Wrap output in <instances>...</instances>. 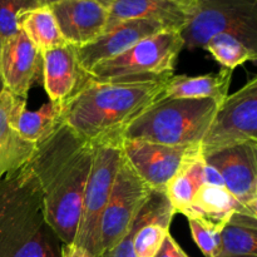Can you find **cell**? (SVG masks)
Returning <instances> with one entry per match:
<instances>
[{
  "instance_id": "obj_30",
  "label": "cell",
  "mask_w": 257,
  "mask_h": 257,
  "mask_svg": "<svg viewBox=\"0 0 257 257\" xmlns=\"http://www.w3.org/2000/svg\"><path fill=\"white\" fill-rule=\"evenodd\" d=\"M93 2L98 3V4L102 5V7L105 8V9H109V8L112 7L117 0H93Z\"/></svg>"
},
{
  "instance_id": "obj_8",
  "label": "cell",
  "mask_w": 257,
  "mask_h": 257,
  "mask_svg": "<svg viewBox=\"0 0 257 257\" xmlns=\"http://www.w3.org/2000/svg\"><path fill=\"white\" fill-rule=\"evenodd\" d=\"M152 191L122 153L114 185L100 218L95 257H102L123 240Z\"/></svg>"
},
{
  "instance_id": "obj_14",
  "label": "cell",
  "mask_w": 257,
  "mask_h": 257,
  "mask_svg": "<svg viewBox=\"0 0 257 257\" xmlns=\"http://www.w3.org/2000/svg\"><path fill=\"white\" fill-rule=\"evenodd\" d=\"M60 33L73 47H83L94 42L104 33L108 9L93 0H60L52 5Z\"/></svg>"
},
{
  "instance_id": "obj_4",
  "label": "cell",
  "mask_w": 257,
  "mask_h": 257,
  "mask_svg": "<svg viewBox=\"0 0 257 257\" xmlns=\"http://www.w3.org/2000/svg\"><path fill=\"white\" fill-rule=\"evenodd\" d=\"M218 107L212 99L161 97L125 128L122 138L175 147L201 145Z\"/></svg>"
},
{
  "instance_id": "obj_18",
  "label": "cell",
  "mask_w": 257,
  "mask_h": 257,
  "mask_svg": "<svg viewBox=\"0 0 257 257\" xmlns=\"http://www.w3.org/2000/svg\"><path fill=\"white\" fill-rule=\"evenodd\" d=\"M235 212L253 215L243 207L226 187L202 185L196 192L190 207L182 213L187 218L198 221L206 226L222 231L226 223Z\"/></svg>"
},
{
  "instance_id": "obj_28",
  "label": "cell",
  "mask_w": 257,
  "mask_h": 257,
  "mask_svg": "<svg viewBox=\"0 0 257 257\" xmlns=\"http://www.w3.org/2000/svg\"><path fill=\"white\" fill-rule=\"evenodd\" d=\"M203 185L225 187V183H223V180L218 171L207 163H205V168H203Z\"/></svg>"
},
{
  "instance_id": "obj_1",
  "label": "cell",
  "mask_w": 257,
  "mask_h": 257,
  "mask_svg": "<svg viewBox=\"0 0 257 257\" xmlns=\"http://www.w3.org/2000/svg\"><path fill=\"white\" fill-rule=\"evenodd\" d=\"M94 151L95 143L60 120L38 143L29 161L42 188L47 218L62 243L74 241Z\"/></svg>"
},
{
  "instance_id": "obj_25",
  "label": "cell",
  "mask_w": 257,
  "mask_h": 257,
  "mask_svg": "<svg viewBox=\"0 0 257 257\" xmlns=\"http://www.w3.org/2000/svg\"><path fill=\"white\" fill-rule=\"evenodd\" d=\"M35 7L37 0H0V42L17 34L20 14Z\"/></svg>"
},
{
  "instance_id": "obj_2",
  "label": "cell",
  "mask_w": 257,
  "mask_h": 257,
  "mask_svg": "<svg viewBox=\"0 0 257 257\" xmlns=\"http://www.w3.org/2000/svg\"><path fill=\"white\" fill-rule=\"evenodd\" d=\"M168 78L94 79L87 75L62 105L60 120L92 143L122 140L125 128L160 99Z\"/></svg>"
},
{
  "instance_id": "obj_3",
  "label": "cell",
  "mask_w": 257,
  "mask_h": 257,
  "mask_svg": "<svg viewBox=\"0 0 257 257\" xmlns=\"http://www.w3.org/2000/svg\"><path fill=\"white\" fill-rule=\"evenodd\" d=\"M60 246L28 162L0 181V257H60Z\"/></svg>"
},
{
  "instance_id": "obj_26",
  "label": "cell",
  "mask_w": 257,
  "mask_h": 257,
  "mask_svg": "<svg viewBox=\"0 0 257 257\" xmlns=\"http://www.w3.org/2000/svg\"><path fill=\"white\" fill-rule=\"evenodd\" d=\"M193 241L205 257H216L220 251L221 231L187 218Z\"/></svg>"
},
{
  "instance_id": "obj_24",
  "label": "cell",
  "mask_w": 257,
  "mask_h": 257,
  "mask_svg": "<svg viewBox=\"0 0 257 257\" xmlns=\"http://www.w3.org/2000/svg\"><path fill=\"white\" fill-rule=\"evenodd\" d=\"M203 49L212 54V57L222 65V68L233 70L246 62H255L257 53L248 49L240 39L231 34L220 33L207 40Z\"/></svg>"
},
{
  "instance_id": "obj_5",
  "label": "cell",
  "mask_w": 257,
  "mask_h": 257,
  "mask_svg": "<svg viewBox=\"0 0 257 257\" xmlns=\"http://www.w3.org/2000/svg\"><path fill=\"white\" fill-rule=\"evenodd\" d=\"M183 48L181 32L166 29L140 40L112 59L98 63L85 74L94 79L171 77Z\"/></svg>"
},
{
  "instance_id": "obj_9",
  "label": "cell",
  "mask_w": 257,
  "mask_h": 257,
  "mask_svg": "<svg viewBox=\"0 0 257 257\" xmlns=\"http://www.w3.org/2000/svg\"><path fill=\"white\" fill-rule=\"evenodd\" d=\"M246 142H257V77L227 95L200 146L207 157Z\"/></svg>"
},
{
  "instance_id": "obj_33",
  "label": "cell",
  "mask_w": 257,
  "mask_h": 257,
  "mask_svg": "<svg viewBox=\"0 0 257 257\" xmlns=\"http://www.w3.org/2000/svg\"><path fill=\"white\" fill-rule=\"evenodd\" d=\"M0 47H2V42H0ZM4 90V83H3V78H2V72H0V93Z\"/></svg>"
},
{
  "instance_id": "obj_17",
  "label": "cell",
  "mask_w": 257,
  "mask_h": 257,
  "mask_svg": "<svg viewBox=\"0 0 257 257\" xmlns=\"http://www.w3.org/2000/svg\"><path fill=\"white\" fill-rule=\"evenodd\" d=\"M193 10L195 7L172 0H117L108 9L107 28L123 20L148 19L181 32L187 25Z\"/></svg>"
},
{
  "instance_id": "obj_29",
  "label": "cell",
  "mask_w": 257,
  "mask_h": 257,
  "mask_svg": "<svg viewBox=\"0 0 257 257\" xmlns=\"http://www.w3.org/2000/svg\"><path fill=\"white\" fill-rule=\"evenodd\" d=\"M60 257H95L85 248L75 243H62L60 246Z\"/></svg>"
},
{
  "instance_id": "obj_21",
  "label": "cell",
  "mask_w": 257,
  "mask_h": 257,
  "mask_svg": "<svg viewBox=\"0 0 257 257\" xmlns=\"http://www.w3.org/2000/svg\"><path fill=\"white\" fill-rule=\"evenodd\" d=\"M216 257H257V217L235 212L221 231Z\"/></svg>"
},
{
  "instance_id": "obj_20",
  "label": "cell",
  "mask_w": 257,
  "mask_h": 257,
  "mask_svg": "<svg viewBox=\"0 0 257 257\" xmlns=\"http://www.w3.org/2000/svg\"><path fill=\"white\" fill-rule=\"evenodd\" d=\"M205 163L201 146H197L186 156L176 175L166 185L163 192L170 201L175 215H182L190 207L196 192L203 185Z\"/></svg>"
},
{
  "instance_id": "obj_6",
  "label": "cell",
  "mask_w": 257,
  "mask_h": 257,
  "mask_svg": "<svg viewBox=\"0 0 257 257\" xmlns=\"http://www.w3.org/2000/svg\"><path fill=\"white\" fill-rule=\"evenodd\" d=\"M220 33L233 35L257 53V0H196L190 20L181 30L185 47L203 48Z\"/></svg>"
},
{
  "instance_id": "obj_11",
  "label": "cell",
  "mask_w": 257,
  "mask_h": 257,
  "mask_svg": "<svg viewBox=\"0 0 257 257\" xmlns=\"http://www.w3.org/2000/svg\"><path fill=\"white\" fill-rule=\"evenodd\" d=\"M218 171L225 187L241 205L257 215V142H246L205 157Z\"/></svg>"
},
{
  "instance_id": "obj_19",
  "label": "cell",
  "mask_w": 257,
  "mask_h": 257,
  "mask_svg": "<svg viewBox=\"0 0 257 257\" xmlns=\"http://www.w3.org/2000/svg\"><path fill=\"white\" fill-rule=\"evenodd\" d=\"M233 70L222 68L217 73L202 75H172L167 79L163 98L183 99H212L222 104L228 95Z\"/></svg>"
},
{
  "instance_id": "obj_12",
  "label": "cell",
  "mask_w": 257,
  "mask_h": 257,
  "mask_svg": "<svg viewBox=\"0 0 257 257\" xmlns=\"http://www.w3.org/2000/svg\"><path fill=\"white\" fill-rule=\"evenodd\" d=\"M168 29L160 22L148 19H130L107 28L94 42L77 48L78 62L84 73L98 63L112 59L150 35Z\"/></svg>"
},
{
  "instance_id": "obj_16",
  "label": "cell",
  "mask_w": 257,
  "mask_h": 257,
  "mask_svg": "<svg viewBox=\"0 0 257 257\" xmlns=\"http://www.w3.org/2000/svg\"><path fill=\"white\" fill-rule=\"evenodd\" d=\"M27 107V99L4 88L0 93V181L27 165L37 145L27 142L15 128V118Z\"/></svg>"
},
{
  "instance_id": "obj_27",
  "label": "cell",
  "mask_w": 257,
  "mask_h": 257,
  "mask_svg": "<svg viewBox=\"0 0 257 257\" xmlns=\"http://www.w3.org/2000/svg\"><path fill=\"white\" fill-rule=\"evenodd\" d=\"M155 257H190L185 251L182 250L180 245L177 243V241L172 237L171 233H168L166 236L165 241H163L162 246L158 250V252L156 253Z\"/></svg>"
},
{
  "instance_id": "obj_13",
  "label": "cell",
  "mask_w": 257,
  "mask_h": 257,
  "mask_svg": "<svg viewBox=\"0 0 257 257\" xmlns=\"http://www.w3.org/2000/svg\"><path fill=\"white\" fill-rule=\"evenodd\" d=\"M40 70V52L22 30L2 43L0 72L5 89L17 97L27 99Z\"/></svg>"
},
{
  "instance_id": "obj_22",
  "label": "cell",
  "mask_w": 257,
  "mask_h": 257,
  "mask_svg": "<svg viewBox=\"0 0 257 257\" xmlns=\"http://www.w3.org/2000/svg\"><path fill=\"white\" fill-rule=\"evenodd\" d=\"M19 29L39 52L67 44L48 5H38L23 12L19 17Z\"/></svg>"
},
{
  "instance_id": "obj_23",
  "label": "cell",
  "mask_w": 257,
  "mask_h": 257,
  "mask_svg": "<svg viewBox=\"0 0 257 257\" xmlns=\"http://www.w3.org/2000/svg\"><path fill=\"white\" fill-rule=\"evenodd\" d=\"M62 107L52 102L44 103L39 109L20 110L15 118V128L27 142L38 145L44 141L60 123Z\"/></svg>"
},
{
  "instance_id": "obj_31",
  "label": "cell",
  "mask_w": 257,
  "mask_h": 257,
  "mask_svg": "<svg viewBox=\"0 0 257 257\" xmlns=\"http://www.w3.org/2000/svg\"><path fill=\"white\" fill-rule=\"evenodd\" d=\"M172 2L181 3V4L188 5V7H196V0H172Z\"/></svg>"
},
{
  "instance_id": "obj_7",
  "label": "cell",
  "mask_w": 257,
  "mask_h": 257,
  "mask_svg": "<svg viewBox=\"0 0 257 257\" xmlns=\"http://www.w3.org/2000/svg\"><path fill=\"white\" fill-rule=\"evenodd\" d=\"M122 140L95 143L92 167L82 201L79 225L73 243L95 256L100 218L109 200L122 158Z\"/></svg>"
},
{
  "instance_id": "obj_10",
  "label": "cell",
  "mask_w": 257,
  "mask_h": 257,
  "mask_svg": "<svg viewBox=\"0 0 257 257\" xmlns=\"http://www.w3.org/2000/svg\"><path fill=\"white\" fill-rule=\"evenodd\" d=\"M196 146H166L141 140L120 141L122 153L135 172L153 191H163L186 156Z\"/></svg>"
},
{
  "instance_id": "obj_15",
  "label": "cell",
  "mask_w": 257,
  "mask_h": 257,
  "mask_svg": "<svg viewBox=\"0 0 257 257\" xmlns=\"http://www.w3.org/2000/svg\"><path fill=\"white\" fill-rule=\"evenodd\" d=\"M40 55L43 85L49 102L62 107L87 78L78 62L77 48L64 44L40 52Z\"/></svg>"
},
{
  "instance_id": "obj_32",
  "label": "cell",
  "mask_w": 257,
  "mask_h": 257,
  "mask_svg": "<svg viewBox=\"0 0 257 257\" xmlns=\"http://www.w3.org/2000/svg\"><path fill=\"white\" fill-rule=\"evenodd\" d=\"M58 2H60V0H37L38 5H52Z\"/></svg>"
}]
</instances>
